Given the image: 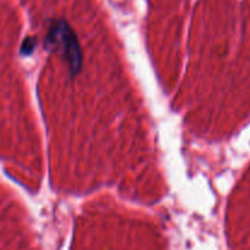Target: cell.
Returning <instances> with one entry per match:
<instances>
[{
  "label": "cell",
  "instance_id": "cell-1",
  "mask_svg": "<svg viewBox=\"0 0 250 250\" xmlns=\"http://www.w3.org/2000/svg\"><path fill=\"white\" fill-rule=\"evenodd\" d=\"M45 45L47 48L60 49V53L67 61L71 75H75L80 71L81 65H82L80 45H78L75 33L68 27L67 23L64 21H56L50 26L45 37Z\"/></svg>",
  "mask_w": 250,
  "mask_h": 250
}]
</instances>
